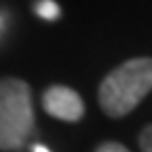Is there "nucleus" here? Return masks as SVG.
Wrapping results in <instances>:
<instances>
[{
    "instance_id": "7",
    "label": "nucleus",
    "mask_w": 152,
    "mask_h": 152,
    "mask_svg": "<svg viewBox=\"0 0 152 152\" xmlns=\"http://www.w3.org/2000/svg\"><path fill=\"white\" fill-rule=\"evenodd\" d=\"M9 26H11V15H9V11H2V9H0V40L4 38Z\"/></svg>"
},
{
    "instance_id": "4",
    "label": "nucleus",
    "mask_w": 152,
    "mask_h": 152,
    "mask_svg": "<svg viewBox=\"0 0 152 152\" xmlns=\"http://www.w3.org/2000/svg\"><path fill=\"white\" fill-rule=\"evenodd\" d=\"M34 13L45 19V21H55V19H59V4L55 2V0H38L34 4Z\"/></svg>"
},
{
    "instance_id": "3",
    "label": "nucleus",
    "mask_w": 152,
    "mask_h": 152,
    "mask_svg": "<svg viewBox=\"0 0 152 152\" xmlns=\"http://www.w3.org/2000/svg\"><path fill=\"white\" fill-rule=\"evenodd\" d=\"M42 108L49 116L59 118L66 123H76L85 116V102L78 93L70 87L55 85L49 87L42 95Z\"/></svg>"
},
{
    "instance_id": "2",
    "label": "nucleus",
    "mask_w": 152,
    "mask_h": 152,
    "mask_svg": "<svg viewBox=\"0 0 152 152\" xmlns=\"http://www.w3.org/2000/svg\"><path fill=\"white\" fill-rule=\"evenodd\" d=\"M32 91L19 78H0V150L15 152L34 133Z\"/></svg>"
},
{
    "instance_id": "6",
    "label": "nucleus",
    "mask_w": 152,
    "mask_h": 152,
    "mask_svg": "<svg viewBox=\"0 0 152 152\" xmlns=\"http://www.w3.org/2000/svg\"><path fill=\"white\" fill-rule=\"evenodd\" d=\"M95 152H129V150L123 144H118V142H104V144L97 146Z\"/></svg>"
},
{
    "instance_id": "8",
    "label": "nucleus",
    "mask_w": 152,
    "mask_h": 152,
    "mask_svg": "<svg viewBox=\"0 0 152 152\" xmlns=\"http://www.w3.org/2000/svg\"><path fill=\"white\" fill-rule=\"evenodd\" d=\"M32 152H51L47 146H42V144H36L34 148H32Z\"/></svg>"
},
{
    "instance_id": "1",
    "label": "nucleus",
    "mask_w": 152,
    "mask_h": 152,
    "mask_svg": "<svg viewBox=\"0 0 152 152\" xmlns=\"http://www.w3.org/2000/svg\"><path fill=\"white\" fill-rule=\"evenodd\" d=\"M152 91V57H133L114 68L99 85V106L112 118L127 116Z\"/></svg>"
},
{
    "instance_id": "5",
    "label": "nucleus",
    "mask_w": 152,
    "mask_h": 152,
    "mask_svg": "<svg viewBox=\"0 0 152 152\" xmlns=\"http://www.w3.org/2000/svg\"><path fill=\"white\" fill-rule=\"evenodd\" d=\"M140 148L142 152H152V125L144 127V131L140 133Z\"/></svg>"
}]
</instances>
